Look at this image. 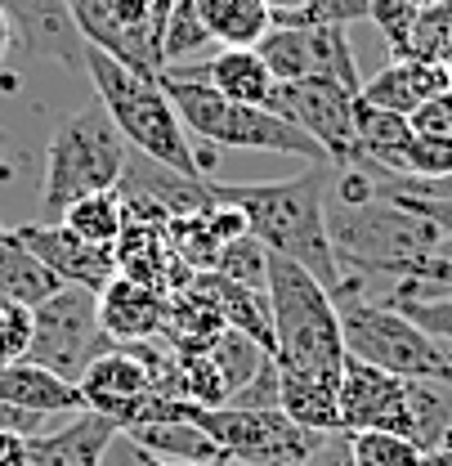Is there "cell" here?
<instances>
[{"mask_svg":"<svg viewBox=\"0 0 452 466\" xmlns=\"http://www.w3.org/2000/svg\"><path fill=\"white\" fill-rule=\"evenodd\" d=\"M327 162H305L296 179L278 184H211V193L246 216V229L256 233L274 256L296 260L309 269L327 291L340 288V260L327 233Z\"/></svg>","mask_w":452,"mask_h":466,"instance_id":"cell-1","label":"cell"},{"mask_svg":"<svg viewBox=\"0 0 452 466\" xmlns=\"http://www.w3.org/2000/svg\"><path fill=\"white\" fill-rule=\"evenodd\" d=\"M269 319H274V363L283 381L340 386L345 337L332 291L296 260H269Z\"/></svg>","mask_w":452,"mask_h":466,"instance_id":"cell-2","label":"cell"},{"mask_svg":"<svg viewBox=\"0 0 452 466\" xmlns=\"http://www.w3.org/2000/svg\"><path fill=\"white\" fill-rule=\"evenodd\" d=\"M85 76H90L104 113L113 116V126L135 153L188 175V179H206V167L197 157V139L184 130V121L157 76H144L95 46H85Z\"/></svg>","mask_w":452,"mask_h":466,"instance_id":"cell-3","label":"cell"},{"mask_svg":"<svg viewBox=\"0 0 452 466\" xmlns=\"http://www.w3.org/2000/svg\"><path fill=\"white\" fill-rule=\"evenodd\" d=\"M130 144L121 139L113 116L99 108L63 116L45 144V179H41V216L36 225H58L63 211L90 193H108L121 184Z\"/></svg>","mask_w":452,"mask_h":466,"instance_id":"cell-4","label":"cell"},{"mask_svg":"<svg viewBox=\"0 0 452 466\" xmlns=\"http://www.w3.org/2000/svg\"><path fill=\"white\" fill-rule=\"evenodd\" d=\"M327 233L336 247L340 269H354L363 279L386 274L395 283L398 265L430 256L439 247V225H430L426 216L407 211L398 198H367V202H327Z\"/></svg>","mask_w":452,"mask_h":466,"instance_id":"cell-5","label":"cell"},{"mask_svg":"<svg viewBox=\"0 0 452 466\" xmlns=\"http://www.w3.org/2000/svg\"><path fill=\"white\" fill-rule=\"evenodd\" d=\"M170 95L184 130L197 144H220V148H251V153H278V157H300V162H327V153L286 116L274 108H246L228 104L202 81H179V76H157ZM332 167V162H327Z\"/></svg>","mask_w":452,"mask_h":466,"instance_id":"cell-6","label":"cell"},{"mask_svg":"<svg viewBox=\"0 0 452 466\" xmlns=\"http://www.w3.org/2000/svg\"><path fill=\"white\" fill-rule=\"evenodd\" d=\"M336 314L349 359H363L403 381H448L444 341H435L426 328H417L403 309L386 305V300L354 296V300H336Z\"/></svg>","mask_w":452,"mask_h":466,"instance_id":"cell-7","label":"cell"},{"mask_svg":"<svg viewBox=\"0 0 452 466\" xmlns=\"http://www.w3.org/2000/svg\"><path fill=\"white\" fill-rule=\"evenodd\" d=\"M188 417L216 440L228 466H296L309 462L327 435L305 431L286 417L283 408H197L188 404Z\"/></svg>","mask_w":452,"mask_h":466,"instance_id":"cell-8","label":"cell"},{"mask_svg":"<svg viewBox=\"0 0 452 466\" xmlns=\"http://www.w3.org/2000/svg\"><path fill=\"white\" fill-rule=\"evenodd\" d=\"M113 346L116 341L99 323V291L58 288L32 309V346L23 359L58 372L63 381H81V372Z\"/></svg>","mask_w":452,"mask_h":466,"instance_id":"cell-9","label":"cell"},{"mask_svg":"<svg viewBox=\"0 0 452 466\" xmlns=\"http://www.w3.org/2000/svg\"><path fill=\"white\" fill-rule=\"evenodd\" d=\"M170 5L175 0H67L85 46L144 76H162V27Z\"/></svg>","mask_w":452,"mask_h":466,"instance_id":"cell-10","label":"cell"},{"mask_svg":"<svg viewBox=\"0 0 452 466\" xmlns=\"http://www.w3.org/2000/svg\"><path fill=\"white\" fill-rule=\"evenodd\" d=\"M354 104L358 95H349L345 86L327 81V76H305V81H278L269 108L286 116L291 126H300L332 167H354L363 162L358 153V126H354Z\"/></svg>","mask_w":452,"mask_h":466,"instance_id":"cell-11","label":"cell"},{"mask_svg":"<svg viewBox=\"0 0 452 466\" xmlns=\"http://www.w3.org/2000/svg\"><path fill=\"white\" fill-rule=\"evenodd\" d=\"M274 81H305V76H327L345 86L349 95L363 90V72L345 27H269V36L256 46Z\"/></svg>","mask_w":452,"mask_h":466,"instance_id":"cell-12","label":"cell"},{"mask_svg":"<svg viewBox=\"0 0 452 466\" xmlns=\"http://www.w3.org/2000/svg\"><path fill=\"white\" fill-rule=\"evenodd\" d=\"M340 431H398V435H407V381L345 354Z\"/></svg>","mask_w":452,"mask_h":466,"instance_id":"cell-13","label":"cell"},{"mask_svg":"<svg viewBox=\"0 0 452 466\" xmlns=\"http://www.w3.org/2000/svg\"><path fill=\"white\" fill-rule=\"evenodd\" d=\"M14 233L23 238V247L55 274L63 288H85L104 291L116 279V251L113 247H95L85 238L67 229V225H14Z\"/></svg>","mask_w":452,"mask_h":466,"instance_id":"cell-14","label":"cell"},{"mask_svg":"<svg viewBox=\"0 0 452 466\" xmlns=\"http://www.w3.org/2000/svg\"><path fill=\"white\" fill-rule=\"evenodd\" d=\"M14 32V55L55 58L63 67L85 72V36L67 9V0H0Z\"/></svg>","mask_w":452,"mask_h":466,"instance_id":"cell-15","label":"cell"},{"mask_svg":"<svg viewBox=\"0 0 452 466\" xmlns=\"http://www.w3.org/2000/svg\"><path fill=\"white\" fill-rule=\"evenodd\" d=\"M162 76L202 81L216 95H225L228 104H246V108H269V99L278 90L274 72L265 67V58L256 50H220L202 63H175V67H162Z\"/></svg>","mask_w":452,"mask_h":466,"instance_id":"cell-16","label":"cell"},{"mask_svg":"<svg viewBox=\"0 0 452 466\" xmlns=\"http://www.w3.org/2000/svg\"><path fill=\"white\" fill-rule=\"evenodd\" d=\"M76 390L85 395V408H95V412L113 417L116 431H121V426L130 421L135 404L153 390V381H148L144 363L130 354V346H113V350H104V354L81 372Z\"/></svg>","mask_w":452,"mask_h":466,"instance_id":"cell-17","label":"cell"},{"mask_svg":"<svg viewBox=\"0 0 452 466\" xmlns=\"http://www.w3.org/2000/svg\"><path fill=\"white\" fill-rule=\"evenodd\" d=\"M99 323H104V332L113 337L116 346L162 337V328H166V291L144 288V283L116 274L113 283L99 291Z\"/></svg>","mask_w":452,"mask_h":466,"instance_id":"cell-18","label":"cell"},{"mask_svg":"<svg viewBox=\"0 0 452 466\" xmlns=\"http://www.w3.org/2000/svg\"><path fill=\"white\" fill-rule=\"evenodd\" d=\"M452 86V72L439 63H417V58H395L390 67H381L377 76L363 81L358 99L386 113L412 116L417 108H426L435 95H444Z\"/></svg>","mask_w":452,"mask_h":466,"instance_id":"cell-19","label":"cell"},{"mask_svg":"<svg viewBox=\"0 0 452 466\" xmlns=\"http://www.w3.org/2000/svg\"><path fill=\"white\" fill-rule=\"evenodd\" d=\"M116 435L121 431L113 417L85 408L76 417H63L50 435L32 440V466H104Z\"/></svg>","mask_w":452,"mask_h":466,"instance_id":"cell-20","label":"cell"},{"mask_svg":"<svg viewBox=\"0 0 452 466\" xmlns=\"http://www.w3.org/2000/svg\"><path fill=\"white\" fill-rule=\"evenodd\" d=\"M0 404L50 412V417H76V412H85V395L76 390V381H63L50 368L14 359L0 368Z\"/></svg>","mask_w":452,"mask_h":466,"instance_id":"cell-21","label":"cell"},{"mask_svg":"<svg viewBox=\"0 0 452 466\" xmlns=\"http://www.w3.org/2000/svg\"><path fill=\"white\" fill-rule=\"evenodd\" d=\"M144 458L157 462H225V453L216 449V440L184 412L170 421H144V426H126L121 431Z\"/></svg>","mask_w":452,"mask_h":466,"instance_id":"cell-22","label":"cell"},{"mask_svg":"<svg viewBox=\"0 0 452 466\" xmlns=\"http://www.w3.org/2000/svg\"><path fill=\"white\" fill-rule=\"evenodd\" d=\"M354 126H358V153L381 167L390 175H403V162H407V148L417 144V130L412 121L398 113H386V108H372V104H354Z\"/></svg>","mask_w":452,"mask_h":466,"instance_id":"cell-23","label":"cell"},{"mask_svg":"<svg viewBox=\"0 0 452 466\" xmlns=\"http://www.w3.org/2000/svg\"><path fill=\"white\" fill-rule=\"evenodd\" d=\"M197 14L220 50H256L274 27L265 0H197Z\"/></svg>","mask_w":452,"mask_h":466,"instance_id":"cell-24","label":"cell"},{"mask_svg":"<svg viewBox=\"0 0 452 466\" xmlns=\"http://www.w3.org/2000/svg\"><path fill=\"white\" fill-rule=\"evenodd\" d=\"M58 288H63V283L23 247V238L0 225V300H18V305L36 309V305L50 300Z\"/></svg>","mask_w":452,"mask_h":466,"instance_id":"cell-25","label":"cell"},{"mask_svg":"<svg viewBox=\"0 0 452 466\" xmlns=\"http://www.w3.org/2000/svg\"><path fill=\"white\" fill-rule=\"evenodd\" d=\"M58 225H67L76 238H85V242H95V247H116V238L126 229V202H121L116 188L90 193V198L72 202Z\"/></svg>","mask_w":452,"mask_h":466,"instance_id":"cell-26","label":"cell"},{"mask_svg":"<svg viewBox=\"0 0 452 466\" xmlns=\"http://www.w3.org/2000/svg\"><path fill=\"white\" fill-rule=\"evenodd\" d=\"M386 305H403V300H452V260L444 256H417L403 260L395 283L381 291Z\"/></svg>","mask_w":452,"mask_h":466,"instance_id":"cell-27","label":"cell"},{"mask_svg":"<svg viewBox=\"0 0 452 466\" xmlns=\"http://www.w3.org/2000/svg\"><path fill=\"white\" fill-rule=\"evenodd\" d=\"M211 50H216V41H211V32L197 14V0H175L166 14V27H162V67L197 63Z\"/></svg>","mask_w":452,"mask_h":466,"instance_id":"cell-28","label":"cell"},{"mask_svg":"<svg viewBox=\"0 0 452 466\" xmlns=\"http://www.w3.org/2000/svg\"><path fill=\"white\" fill-rule=\"evenodd\" d=\"M452 55V0H439L430 9H421L403 36V46L395 50V58H417V63H448Z\"/></svg>","mask_w":452,"mask_h":466,"instance_id":"cell-29","label":"cell"},{"mask_svg":"<svg viewBox=\"0 0 452 466\" xmlns=\"http://www.w3.org/2000/svg\"><path fill=\"white\" fill-rule=\"evenodd\" d=\"M269 260H274V251L256 233H242V238L225 242V251L216 260V274H225L237 288L256 291V296H269Z\"/></svg>","mask_w":452,"mask_h":466,"instance_id":"cell-30","label":"cell"},{"mask_svg":"<svg viewBox=\"0 0 452 466\" xmlns=\"http://www.w3.org/2000/svg\"><path fill=\"white\" fill-rule=\"evenodd\" d=\"M354 466H421V444L398 431H345Z\"/></svg>","mask_w":452,"mask_h":466,"instance_id":"cell-31","label":"cell"},{"mask_svg":"<svg viewBox=\"0 0 452 466\" xmlns=\"http://www.w3.org/2000/svg\"><path fill=\"white\" fill-rule=\"evenodd\" d=\"M372 14V0H305L300 14L278 18L274 27H349Z\"/></svg>","mask_w":452,"mask_h":466,"instance_id":"cell-32","label":"cell"},{"mask_svg":"<svg viewBox=\"0 0 452 466\" xmlns=\"http://www.w3.org/2000/svg\"><path fill=\"white\" fill-rule=\"evenodd\" d=\"M32 346V309L18 300H0V363L23 359Z\"/></svg>","mask_w":452,"mask_h":466,"instance_id":"cell-33","label":"cell"},{"mask_svg":"<svg viewBox=\"0 0 452 466\" xmlns=\"http://www.w3.org/2000/svg\"><path fill=\"white\" fill-rule=\"evenodd\" d=\"M278 400H283V377H278V363L269 359L246 386L228 395V408H278Z\"/></svg>","mask_w":452,"mask_h":466,"instance_id":"cell-34","label":"cell"},{"mask_svg":"<svg viewBox=\"0 0 452 466\" xmlns=\"http://www.w3.org/2000/svg\"><path fill=\"white\" fill-rule=\"evenodd\" d=\"M417 14H421V9H417L412 0H372V14H367V23H377V27H381V36L390 41V50H398Z\"/></svg>","mask_w":452,"mask_h":466,"instance_id":"cell-35","label":"cell"},{"mask_svg":"<svg viewBox=\"0 0 452 466\" xmlns=\"http://www.w3.org/2000/svg\"><path fill=\"white\" fill-rule=\"evenodd\" d=\"M403 309L417 328H426L435 341H452V300H403Z\"/></svg>","mask_w":452,"mask_h":466,"instance_id":"cell-36","label":"cell"},{"mask_svg":"<svg viewBox=\"0 0 452 466\" xmlns=\"http://www.w3.org/2000/svg\"><path fill=\"white\" fill-rule=\"evenodd\" d=\"M412 121V130L417 135H430V139H448L452 144V86L444 95H435L426 108H417V113L407 116Z\"/></svg>","mask_w":452,"mask_h":466,"instance_id":"cell-37","label":"cell"},{"mask_svg":"<svg viewBox=\"0 0 452 466\" xmlns=\"http://www.w3.org/2000/svg\"><path fill=\"white\" fill-rule=\"evenodd\" d=\"M63 417H50V412H32V408H14V404H0V431H14L23 440H41L50 435Z\"/></svg>","mask_w":452,"mask_h":466,"instance_id":"cell-38","label":"cell"},{"mask_svg":"<svg viewBox=\"0 0 452 466\" xmlns=\"http://www.w3.org/2000/svg\"><path fill=\"white\" fill-rule=\"evenodd\" d=\"M377 193H412V198H452V175L435 179V184H421V179H407V175H390L377 167Z\"/></svg>","mask_w":452,"mask_h":466,"instance_id":"cell-39","label":"cell"},{"mask_svg":"<svg viewBox=\"0 0 452 466\" xmlns=\"http://www.w3.org/2000/svg\"><path fill=\"white\" fill-rule=\"evenodd\" d=\"M386 198H398L407 211L426 216L430 225H439L444 238H452V198H412V193H386Z\"/></svg>","mask_w":452,"mask_h":466,"instance_id":"cell-40","label":"cell"},{"mask_svg":"<svg viewBox=\"0 0 452 466\" xmlns=\"http://www.w3.org/2000/svg\"><path fill=\"white\" fill-rule=\"evenodd\" d=\"M0 466H32V440L0 431Z\"/></svg>","mask_w":452,"mask_h":466,"instance_id":"cell-41","label":"cell"},{"mask_svg":"<svg viewBox=\"0 0 452 466\" xmlns=\"http://www.w3.org/2000/svg\"><path fill=\"white\" fill-rule=\"evenodd\" d=\"M318 466H354L349 444H345V431H336V435H327V440H323V449H318Z\"/></svg>","mask_w":452,"mask_h":466,"instance_id":"cell-42","label":"cell"},{"mask_svg":"<svg viewBox=\"0 0 452 466\" xmlns=\"http://www.w3.org/2000/svg\"><path fill=\"white\" fill-rule=\"evenodd\" d=\"M104 466H139V449H135L126 435H116L113 449H108V458H104Z\"/></svg>","mask_w":452,"mask_h":466,"instance_id":"cell-43","label":"cell"},{"mask_svg":"<svg viewBox=\"0 0 452 466\" xmlns=\"http://www.w3.org/2000/svg\"><path fill=\"white\" fill-rule=\"evenodd\" d=\"M421 466H452V431L435 444V449H426V453H421Z\"/></svg>","mask_w":452,"mask_h":466,"instance_id":"cell-44","label":"cell"},{"mask_svg":"<svg viewBox=\"0 0 452 466\" xmlns=\"http://www.w3.org/2000/svg\"><path fill=\"white\" fill-rule=\"evenodd\" d=\"M9 55H14V32H9V14L0 5V67L9 63Z\"/></svg>","mask_w":452,"mask_h":466,"instance_id":"cell-45","label":"cell"},{"mask_svg":"<svg viewBox=\"0 0 452 466\" xmlns=\"http://www.w3.org/2000/svg\"><path fill=\"white\" fill-rule=\"evenodd\" d=\"M265 5H269L274 23H278V18H291V14H300V9H305V0H265Z\"/></svg>","mask_w":452,"mask_h":466,"instance_id":"cell-46","label":"cell"},{"mask_svg":"<svg viewBox=\"0 0 452 466\" xmlns=\"http://www.w3.org/2000/svg\"><path fill=\"white\" fill-rule=\"evenodd\" d=\"M139 466H228V462H157V458H144L139 453Z\"/></svg>","mask_w":452,"mask_h":466,"instance_id":"cell-47","label":"cell"},{"mask_svg":"<svg viewBox=\"0 0 452 466\" xmlns=\"http://www.w3.org/2000/svg\"><path fill=\"white\" fill-rule=\"evenodd\" d=\"M444 359H448V386H452V341H444Z\"/></svg>","mask_w":452,"mask_h":466,"instance_id":"cell-48","label":"cell"},{"mask_svg":"<svg viewBox=\"0 0 452 466\" xmlns=\"http://www.w3.org/2000/svg\"><path fill=\"white\" fill-rule=\"evenodd\" d=\"M412 5H417V9H430V5H439V0H412Z\"/></svg>","mask_w":452,"mask_h":466,"instance_id":"cell-49","label":"cell"},{"mask_svg":"<svg viewBox=\"0 0 452 466\" xmlns=\"http://www.w3.org/2000/svg\"><path fill=\"white\" fill-rule=\"evenodd\" d=\"M444 67H448V72H452V55H448V63H444Z\"/></svg>","mask_w":452,"mask_h":466,"instance_id":"cell-50","label":"cell"},{"mask_svg":"<svg viewBox=\"0 0 452 466\" xmlns=\"http://www.w3.org/2000/svg\"><path fill=\"white\" fill-rule=\"evenodd\" d=\"M0 368H5V363H0Z\"/></svg>","mask_w":452,"mask_h":466,"instance_id":"cell-51","label":"cell"}]
</instances>
